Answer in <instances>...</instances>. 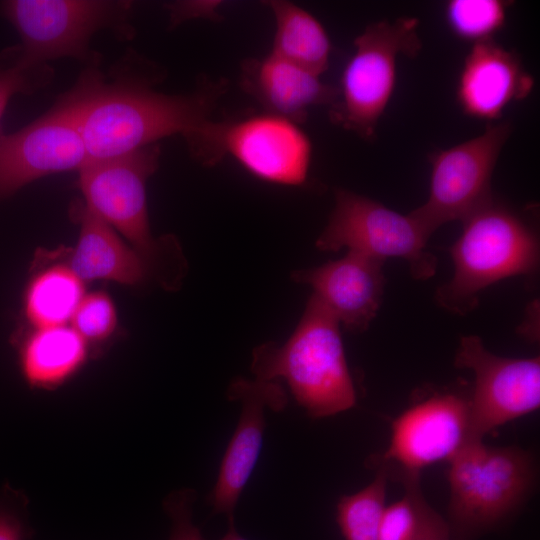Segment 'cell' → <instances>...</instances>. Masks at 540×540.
Wrapping results in <instances>:
<instances>
[{"label":"cell","mask_w":540,"mask_h":540,"mask_svg":"<svg viewBox=\"0 0 540 540\" xmlns=\"http://www.w3.org/2000/svg\"><path fill=\"white\" fill-rule=\"evenodd\" d=\"M159 77L150 66L118 68L109 79L90 67L63 96L88 162L123 155L170 135L185 137L211 119L228 88L224 78H205L190 93L166 94L153 89Z\"/></svg>","instance_id":"cell-1"},{"label":"cell","mask_w":540,"mask_h":540,"mask_svg":"<svg viewBox=\"0 0 540 540\" xmlns=\"http://www.w3.org/2000/svg\"><path fill=\"white\" fill-rule=\"evenodd\" d=\"M251 370L258 380L285 379L298 404L314 419L356 404L340 323L313 294L283 345L268 342L253 351Z\"/></svg>","instance_id":"cell-2"},{"label":"cell","mask_w":540,"mask_h":540,"mask_svg":"<svg viewBox=\"0 0 540 540\" xmlns=\"http://www.w3.org/2000/svg\"><path fill=\"white\" fill-rule=\"evenodd\" d=\"M462 223V233L450 247L454 274L435 293L439 306L459 315L472 311L480 292L493 283L534 274L540 256L535 231L494 197Z\"/></svg>","instance_id":"cell-3"},{"label":"cell","mask_w":540,"mask_h":540,"mask_svg":"<svg viewBox=\"0 0 540 540\" xmlns=\"http://www.w3.org/2000/svg\"><path fill=\"white\" fill-rule=\"evenodd\" d=\"M451 539L475 540L526 500L536 479L533 456L518 447L467 442L449 461Z\"/></svg>","instance_id":"cell-4"},{"label":"cell","mask_w":540,"mask_h":540,"mask_svg":"<svg viewBox=\"0 0 540 540\" xmlns=\"http://www.w3.org/2000/svg\"><path fill=\"white\" fill-rule=\"evenodd\" d=\"M185 140L191 155L205 166L230 155L264 181L297 186L307 180L311 140L299 124L272 113L220 122L210 119Z\"/></svg>","instance_id":"cell-5"},{"label":"cell","mask_w":540,"mask_h":540,"mask_svg":"<svg viewBox=\"0 0 540 540\" xmlns=\"http://www.w3.org/2000/svg\"><path fill=\"white\" fill-rule=\"evenodd\" d=\"M419 20L399 18L368 25L354 40V52L340 79L338 97L330 106L333 124L364 140L375 138L376 128L394 91L397 60L414 57L421 49Z\"/></svg>","instance_id":"cell-6"},{"label":"cell","mask_w":540,"mask_h":540,"mask_svg":"<svg viewBox=\"0 0 540 540\" xmlns=\"http://www.w3.org/2000/svg\"><path fill=\"white\" fill-rule=\"evenodd\" d=\"M132 2L119 0H8L0 12L17 31L20 54L35 64L71 58L95 63L94 35L110 30L132 37Z\"/></svg>","instance_id":"cell-7"},{"label":"cell","mask_w":540,"mask_h":540,"mask_svg":"<svg viewBox=\"0 0 540 540\" xmlns=\"http://www.w3.org/2000/svg\"><path fill=\"white\" fill-rule=\"evenodd\" d=\"M431 234L411 214H401L369 197L345 189L335 191V205L316 241L322 251H348L386 261L403 258L415 279L426 280L437 269L427 249Z\"/></svg>","instance_id":"cell-8"},{"label":"cell","mask_w":540,"mask_h":540,"mask_svg":"<svg viewBox=\"0 0 540 540\" xmlns=\"http://www.w3.org/2000/svg\"><path fill=\"white\" fill-rule=\"evenodd\" d=\"M160 154L156 143L88 162L78 171L84 205L122 235L152 268L161 245L150 230L146 184L158 168Z\"/></svg>","instance_id":"cell-9"},{"label":"cell","mask_w":540,"mask_h":540,"mask_svg":"<svg viewBox=\"0 0 540 540\" xmlns=\"http://www.w3.org/2000/svg\"><path fill=\"white\" fill-rule=\"evenodd\" d=\"M511 131L509 122H491L478 136L430 156L428 198L410 212L430 234L464 220L493 197L491 177Z\"/></svg>","instance_id":"cell-10"},{"label":"cell","mask_w":540,"mask_h":540,"mask_svg":"<svg viewBox=\"0 0 540 540\" xmlns=\"http://www.w3.org/2000/svg\"><path fill=\"white\" fill-rule=\"evenodd\" d=\"M455 366L475 374L469 404V439L485 434L540 405V358H507L488 351L481 338L464 336L456 351Z\"/></svg>","instance_id":"cell-11"},{"label":"cell","mask_w":540,"mask_h":540,"mask_svg":"<svg viewBox=\"0 0 540 540\" xmlns=\"http://www.w3.org/2000/svg\"><path fill=\"white\" fill-rule=\"evenodd\" d=\"M88 162L64 97L18 131L0 134V200L42 177L79 171Z\"/></svg>","instance_id":"cell-12"},{"label":"cell","mask_w":540,"mask_h":540,"mask_svg":"<svg viewBox=\"0 0 540 540\" xmlns=\"http://www.w3.org/2000/svg\"><path fill=\"white\" fill-rule=\"evenodd\" d=\"M469 439L468 399L454 393L435 394L413 405L391 424L388 448L369 465H396L401 471L420 472L439 461H449Z\"/></svg>","instance_id":"cell-13"},{"label":"cell","mask_w":540,"mask_h":540,"mask_svg":"<svg viewBox=\"0 0 540 540\" xmlns=\"http://www.w3.org/2000/svg\"><path fill=\"white\" fill-rule=\"evenodd\" d=\"M228 397L240 401L241 413L208 503L213 508V514L230 517L261 451L266 425L265 410L281 411L287 399L277 382L243 378H237L230 384Z\"/></svg>","instance_id":"cell-14"},{"label":"cell","mask_w":540,"mask_h":540,"mask_svg":"<svg viewBox=\"0 0 540 540\" xmlns=\"http://www.w3.org/2000/svg\"><path fill=\"white\" fill-rule=\"evenodd\" d=\"M385 261L348 251L341 259L293 271L291 279L309 285L347 330L361 333L376 317L385 287Z\"/></svg>","instance_id":"cell-15"},{"label":"cell","mask_w":540,"mask_h":540,"mask_svg":"<svg viewBox=\"0 0 540 540\" xmlns=\"http://www.w3.org/2000/svg\"><path fill=\"white\" fill-rule=\"evenodd\" d=\"M533 85L518 54L490 39L474 43L466 55L456 98L465 115L491 123L511 103L526 98Z\"/></svg>","instance_id":"cell-16"},{"label":"cell","mask_w":540,"mask_h":540,"mask_svg":"<svg viewBox=\"0 0 540 540\" xmlns=\"http://www.w3.org/2000/svg\"><path fill=\"white\" fill-rule=\"evenodd\" d=\"M239 83L266 112L299 125L306 120L310 107L331 106L338 97L337 87L272 53L262 58L245 59L241 64Z\"/></svg>","instance_id":"cell-17"},{"label":"cell","mask_w":540,"mask_h":540,"mask_svg":"<svg viewBox=\"0 0 540 540\" xmlns=\"http://www.w3.org/2000/svg\"><path fill=\"white\" fill-rule=\"evenodd\" d=\"M74 215L80 228L78 240L59 260L83 282L104 280L137 286L151 277L150 264L108 223L85 205L75 206Z\"/></svg>","instance_id":"cell-18"},{"label":"cell","mask_w":540,"mask_h":540,"mask_svg":"<svg viewBox=\"0 0 540 540\" xmlns=\"http://www.w3.org/2000/svg\"><path fill=\"white\" fill-rule=\"evenodd\" d=\"M18 364L26 383L53 389L65 383L85 364L90 348L70 325L20 330L14 339Z\"/></svg>","instance_id":"cell-19"},{"label":"cell","mask_w":540,"mask_h":540,"mask_svg":"<svg viewBox=\"0 0 540 540\" xmlns=\"http://www.w3.org/2000/svg\"><path fill=\"white\" fill-rule=\"evenodd\" d=\"M34 270L22 295V313L27 328L70 324L83 299V282L64 262Z\"/></svg>","instance_id":"cell-20"},{"label":"cell","mask_w":540,"mask_h":540,"mask_svg":"<svg viewBox=\"0 0 540 540\" xmlns=\"http://www.w3.org/2000/svg\"><path fill=\"white\" fill-rule=\"evenodd\" d=\"M266 3L275 19L270 53L320 76L328 68L331 53V42L323 25L289 1Z\"/></svg>","instance_id":"cell-21"},{"label":"cell","mask_w":540,"mask_h":540,"mask_svg":"<svg viewBox=\"0 0 540 540\" xmlns=\"http://www.w3.org/2000/svg\"><path fill=\"white\" fill-rule=\"evenodd\" d=\"M377 467L369 485L355 494L342 496L337 503L336 519L345 540H378L389 476L383 466Z\"/></svg>","instance_id":"cell-22"},{"label":"cell","mask_w":540,"mask_h":540,"mask_svg":"<svg viewBox=\"0 0 540 540\" xmlns=\"http://www.w3.org/2000/svg\"><path fill=\"white\" fill-rule=\"evenodd\" d=\"M511 2L503 0H451L445 5L448 28L472 44L490 40L506 22Z\"/></svg>","instance_id":"cell-23"},{"label":"cell","mask_w":540,"mask_h":540,"mask_svg":"<svg viewBox=\"0 0 540 540\" xmlns=\"http://www.w3.org/2000/svg\"><path fill=\"white\" fill-rule=\"evenodd\" d=\"M399 471L405 494L385 508L378 540H415L429 506L420 487V472Z\"/></svg>","instance_id":"cell-24"},{"label":"cell","mask_w":540,"mask_h":540,"mask_svg":"<svg viewBox=\"0 0 540 540\" xmlns=\"http://www.w3.org/2000/svg\"><path fill=\"white\" fill-rule=\"evenodd\" d=\"M70 325L86 341L90 351L99 348L115 334L117 311L113 300L103 291L86 293Z\"/></svg>","instance_id":"cell-25"},{"label":"cell","mask_w":540,"mask_h":540,"mask_svg":"<svg viewBox=\"0 0 540 540\" xmlns=\"http://www.w3.org/2000/svg\"><path fill=\"white\" fill-rule=\"evenodd\" d=\"M0 64V119L10 99L20 93H33L48 85L53 77L46 64H34L12 51Z\"/></svg>","instance_id":"cell-26"},{"label":"cell","mask_w":540,"mask_h":540,"mask_svg":"<svg viewBox=\"0 0 540 540\" xmlns=\"http://www.w3.org/2000/svg\"><path fill=\"white\" fill-rule=\"evenodd\" d=\"M27 495L5 484L0 490V540H31L34 529L29 520Z\"/></svg>","instance_id":"cell-27"},{"label":"cell","mask_w":540,"mask_h":540,"mask_svg":"<svg viewBox=\"0 0 540 540\" xmlns=\"http://www.w3.org/2000/svg\"><path fill=\"white\" fill-rule=\"evenodd\" d=\"M196 497V491L191 488L175 490L165 497L163 508L171 521L169 540H203L200 530L193 523Z\"/></svg>","instance_id":"cell-28"},{"label":"cell","mask_w":540,"mask_h":540,"mask_svg":"<svg viewBox=\"0 0 540 540\" xmlns=\"http://www.w3.org/2000/svg\"><path fill=\"white\" fill-rule=\"evenodd\" d=\"M415 540H451L449 526L430 505Z\"/></svg>","instance_id":"cell-29"},{"label":"cell","mask_w":540,"mask_h":540,"mask_svg":"<svg viewBox=\"0 0 540 540\" xmlns=\"http://www.w3.org/2000/svg\"><path fill=\"white\" fill-rule=\"evenodd\" d=\"M228 518V529L225 535L220 540H247L243 538L237 531L234 525V516Z\"/></svg>","instance_id":"cell-30"}]
</instances>
